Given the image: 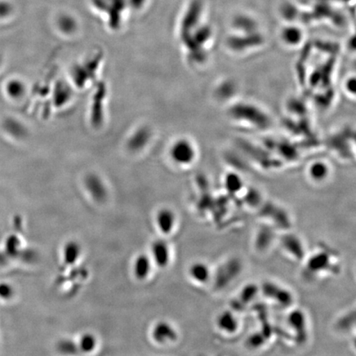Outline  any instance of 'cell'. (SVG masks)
<instances>
[{"label":"cell","instance_id":"6da1fadb","mask_svg":"<svg viewBox=\"0 0 356 356\" xmlns=\"http://www.w3.org/2000/svg\"><path fill=\"white\" fill-rule=\"evenodd\" d=\"M169 159L177 167L186 168L193 166L199 158L195 142L188 137H180L172 142L168 149Z\"/></svg>","mask_w":356,"mask_h":356},{"label":"cell","instance_id":"7a4b0ae2","mask_svg":"<svg viewBox=\"0 0 356 356\" xmlns=\"http://www.w3.org/2000/svg\"><path fill=\"white\" fill-rule=\"evenodd\" d=\"M261 291L264 293L267 300L284 308L291 306L293 301L291 292L275 282L264 283L261 287Z\"/></svg>","mask_w":356,"mask_h":356},{"label":"cell","instance_id":"3957f363","mask_svg":"<svg viewBox=\"0 0 356 356\" xmlns=\"http://www.w3.org/2000/svg\"><path fill=\"white\" fill-rule=\"evenodd\" d=\"M151 337L156 344L169 346L178 340V332L171 323L159 321L154 325L151 330Z\"/></svg>","mask_w":356,"mask_h":356},{"label":"cell","instance_id":"277c9868","mask_svg":"<svg viewBox=\"0 0 356 356\" xmlns=\"http://www.w3.org/2000/svg\"><path fill=\"white\" fill-rule=\"evenodd\" d=\"M216 327L222 335L233 336L240 328V321L232 309H225L217 315Z\"/></svg>","mask_w":356,"mask_h":356},{"label":"cell","instance_id":"5b68a950","mask_svg":"<svg viewBox=\"0 0 356 356\" xmlns=\"http://www.w3.org/2000/svg\"><path fill=\"white\" fill-rule=\"evenodd\" d=\"M151 260L159 268H166L172 261V251L169 244L164 240H156L150 248Z\"/></svg>","mask_w":356,"mask_h":356},{"label":"cell","instance_id":"8992f818","mask_svg":"<svg viewBox=\"0 0 356 356\" xmlns=\"http://www.w3.org/2000/svg\"><path fill=\"white\" fill-rule=\"evenodd\" d=\"M307 176L313 184L323 185L332 176L330 164L322 159L315 160L307 168Z\"/></svg>","mask_w":356,"mask_h":356},{"label":"cell","instance_id":"52a82bcc","mask_svg":"<svg viewBox=\"0 0 356 356\" xmlns=\"http://www.w3.org/2000/svg\"><path fill=\"white\" fill-rule=\"evenodd\" d=\"M287 323L289 328L295 332L297 340L301 343L308 337V321L304 311L295 309L289 312L287 316Z\"/></svg>","mask_w":356,"mask_h":356},{"label":"cell","instance_id":"ba28073f","mask_svg":"<svg viewBox=\"0 0 356 356\" xmlns=\"http://www.w3.org/2000/svg\"><path fill=\"white\" fill-rule=\"evenodd\" d=\"M177 222V213L170 208L164 207L156 213L155 225L159 232L163 235L172 234L176 229Z\"/></svg>","mask_w":356,"mask_h":356},{"label":"cell","instance_id":"9c48e42d","mask_svg":"<svg viewBox=\"0 0 356 356\" xmlns=\"http://www.w3.org/2000/svg\"><path fill=\"white\" fill-rule=\"evenodd\" d=\"M188 277L198 286H206L211 283L213 278V270L210 265L202 261L193 262L189 266Z\"/></svg>","mask_w":356,"mask_h":356},{"label":"cell","instance_id":"30bf717a","mask_svg":"<svg viewBox=\"0 0 356 356\" xmlns=\"http://www.w3.org/2000/svg\"><path fill=\"white\" fill-rule=\"evenodd\" d=\"M283 250L293 259L301 261L305 257V245L301 239L295 234H286L282 238Z\"/></svg>","mask_w":356,"mask_h":356},{"label":"cell","instance_id":"8fae6325","mask_svg":"<svg viewBox=\"0 0 356 356\" xmlns=\"http://www.w3.org/2000/svg\"><path fill=\"white\" fill-rule=\"evenodd\" d=\"M153 266L154 264L149 255L144 254V253L138 255L132 264L134 277L140 282H144L149 278L152 273Z\"/></svg>","mask_w":356,"mask_h":356},{"label":"cell","instance_id":"7c38bea8","mask_svg":"<svg viewBox=\"0 0 356 356\" xmlns=\"http://www.w3.org/2000/svg\"><path fill=\"white\" fill-rule=\"evenodd\" d=\"M82 255V247L76 241L67 242L62 249V257L65 264L72 265L76 262Z\"/></svg>","mask_w":356,"mask_h":356},{"label":"cell","instance_id":"4fadbf2b","mask_svg":"<svg viewBox=\"0 0 356 356\" xmlns=\"http://www.w3.org/2000/svg\"><path fill=\"white\" fill-rule=\"evenodd\" d=\"M4 92L11 100H21L26 95V87L24 82L15 79L6 83Z\"/></svg>","mask_w":356,"mask_h":356},{"label":"cell","instance_id":"5bb4252c","mask_svg":"<svg viewBox=\"0 0 356 356\" xmlns=\"http://www.w3.org/2000/svg\"><path fill=\"white\" fill-rule=\"evenodd\" d=\"M97 346V339L93 334L86 332L80 336L77 344L79 351L86 354H90L96 350Z\"/></svg>","mask_w":356,"mask_h":356},{"label":"cell","instance_id":"9a60e30c","mask_svg":"<svg viewBox=\"0 0 356 356\" xmlns=\"http://www.w3.org/2000/svg\"><path fill=\"white\" fill-rule=\"evenodd\" d=\"M8 11V6L6 3L0 1V19L7 16Z\"/></svg>","mask_w":356,"mask_h":356}]
</instances>
